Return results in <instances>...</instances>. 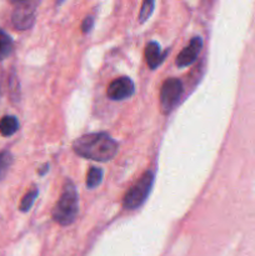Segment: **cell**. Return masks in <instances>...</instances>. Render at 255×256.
Returning <instances> with one entry per match:
<instances>
[{
	"label": "cell",
	"instance_id": "obj_12",
	"mask_svg": "<svg viewBox=\"0 0 255 256\" xmlns=\"http://www.w3.org/2000/svg\"><path fill=\"white\" fill-rule=\"evenodd\" d=\"M12 156L9 152H0V180L6 175L8 170L12 166Z\"/></svg>",
	"mask_w": 255,
	"mask_h": 256
},
{
	"label": "cell",
	"instance_id": "obj_5",
	"mask_svg": "<svg viewBox=\"0 0 255 256\" xmlns=\"http://www.w3.org/2000/svg\"><path fill=\"white\" fill-rule=\"evenodd\" d=\"M36 6L38 2H19L15 4L12 14V22L15 29L26 30L34 24Z\"/></svg>",
	"mask_w": 255,
	"mask_h": 256
},
{
	"label": "cell",
	"instance_id": "obj_10",
	"mask_svg": "<svg viewBox=\"0 0 255 256\" xmlns=\"http://www.w3.org/2000/svg\"><path fill=\"white\" fill-rule=\"evenodd\" d=\"M12 40L6 32L0 29V62L12 54Z\"/></svg>",
	"mask_w": 255,
	"mask_h": 256
},
{
	"label": "cell",
	"instance_id": "obj_3",
	"mask_svg": "<svg viewBox=\"0 0 255 256\" xmlns=\"http://www.w3.org/2000/svg\"><path fill=\"white\" fill-rule=\"evenodd\" d=\"M152 182H154V174H152V172H145L142 175V178L138 180L136 184L130 188L129 192L125 194L124 202H122L125 209L132 210L142 206V202L146 200L150 190H152Z\"/></svg>",
	"mask_w": 255,
	"mask_h": 256
},
{
	"label": "cell",
	"instance_id": "obj_11",
	"mask_svg": "<svg viewBox=\"0 0 255 256\" xmlns=\"http://www.w3.org/2000/svg\"><path fill=\"white\" fill-rule=\"evenodd\" d=\"M102 180V170L99 168L92 166L89 172L86 175V185L89 189H94V188L99 186L100 182Z\"/></svg>",
	"mask_w": 255,
	"mask_h": 256
},
{
	"label": "cell",
	"instance_id": "obj_14",
	"mask_svg": "<svg viewBox=\"0 0 255 256\" xmlns=\"http://www.w3.org/2000/svg\"><path fill=\"white\" fill-rule=\"evenodd\" d=\"M152 10H154V2H150V0L144 2V4H142V10H140V14H139L140 22H144L145 20L149 19L150 15L152 14Z\"/></svg>",
	"mask_w": 255,
	"mask_h": 256
},
{
	"label": "cell",
	"instance_id": "obj_13",
	"mask_svg": "<svg viewBox=\"0 0 255 256\" xmlns=\"http://www.w3.org/2000/svg\"><path fill=\"white\" fill-rule=\"evenodd\" d=\"M36 196H38V189H32L30 190V192H28V194L22 198V202H20V210H22V212H29V209L32 206L34 200L36 199Z\"/></svg>",
	"mask_w": 255,
	"mask_h": 256
},
{
	"label": "cell",
	"instance_id": "obj_2",
	"mask_svg": "<svg viewBox=\"0 0 255 256\" xmlns=\"http://www.w3.org/2000/svg\"><path fill=\"white\" fill-rule=\"evenodd\" d=\"M78 208H79V202H78L76 190H75L74 184L68 180L56 205L52 209V219L62 226L70 225L74 222L76 218Z\"/></svg>",
	"mask_w": 255,
	"mask_h": 256
},
{
	"label": "cell",
	"instance_id": "obj_9",
	"mask_svg": "<svg viewBox=\"0 0 255 256\" xmlns=\"http://www.w3.org/2000/svg\"><path fill=\"white\" fill-rule=\"evenodd\" d=\"M19 129V122L12 115H6L0 120V134L2 136H12Z\"/></svg>",
	"mask_w": 255,
	"mask_h": 256
},
{
	"label": "cell",
	"instance_id": "obj_1",
	"mask_svg": "<svg viewBox=\"0 0 255 256\" xmlns=\"http://www.w3.org/2000/svg\"><path fill=\"white\" fill-rule=\"evenodd\" d=\"M72 149L79 156L94 162H109L116 155L118 144L105 132H92L76 139Z\"/></svg>",
	"mask_w": 255,
	"mask_h": 256
},
{
	"label": "cell",
	"instance_id": "obj_6",
	"mask_svg": "<svg viewBox=\"0 0 255 256\" xmlns=\"http://www.w3.org/2000/svg\"><path fill=\"white\" fill-rule=\"evenodd\" d=\"M134 82L126 76H122L110 82L108 86V96L112 100H124L134 94Z\"/></svg>",
	"mask_w": 255,
	"mask_h": 256
},
{
	"label": "cell",
	"instance_id": "obj_15",
	"mask_svg": "<svg viewBox=\"0 0 255 256\" xmlns=\"http://www.w3.org/2000/svg\"><path fill=\"white\" fill-rule=\"evenodd\" d=\"M92 24H94V20H92V16H88L86 19L84 20V22H82V32H90V29H92Z\"/></svg>",
	"mask_w": 255,
	"mask_h": 256
},
{
	"label": "cell",
	"instance_id": "obj_7",
	"mask_svg": "<svg viewBox=\"0 0 255 256\" xmlns=\"http://www.w3.org/2000/svg\"><path fill=\"white\" fill-rule=\"evenodd\" d=\"M202 48V38L195 36L192 38L190 44L185 46L184 49L180 52V54L176 56V65L180 68L188 66V65L192 64L196 60L198 55H199L200 50Z\"/></svg>",
	"mask_w": 255,
	"mask_h": 256
},
{
	"label": "cell",
	"instance_id": "obj_8",
	"mask_svg": "<svg viewBox=\"0 0 255 256\" xmlns=\"http://www.w3.org/2000/svg\"><path fill=\"white\" fill-rule=\"evenodd\" d=\"M165 54H162V50L158 42H149L145 48V60H146L148 65L150 69H155L162 64V59H164Z\"/></svg>",
	"mask_w": 255,
	"mask_h": 256
},
{
	"label": "cell",
	"instance_id": "obj_4",
	"mask_svg": "<svg viewBox=\"0 0 255 256\" xmlns=\"http://www.w3.org/2000/svg\"><path fill=\"white\" fill-rule=\"evenodd\" d=\"M182 94V84L179 79H168L160 90V108L164 114H169L176 106Z\"/></svg>",
	"mask_w": 255,
	"mask_h": 256
}]
</instances>
